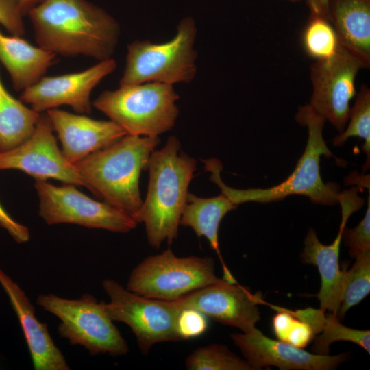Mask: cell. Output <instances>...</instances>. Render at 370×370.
Segmentation results:
<instances>
[{"label": "cell", "instance_id": "obj_1", "mask_svg": "<svg viewBox=\"0 0 370 370\" xmlns=\"http://www.w3.org/2000/svg\"><path fill=\"white\" fill-rule=\"evenodd\" d=\"M27 16L38 46L56 56L107 60L121 34L116 19L87 0H44Z\"/></svg>", "mask_w": 370, "mask_h": 370}, {"label": "cell", "instance_id": "obj_2", "mask_svg": "<svg viewBox=\"0 0 370 370\" xmlns=\"http://www.w3.org/2000/svg\"><path fill=\"white\" fill-rule=\"evenodd\" d=\"M196 165L194 158L180 150L175 136H171L162 149L151 153L147 166V193L138 222L145 224L152 247L159 248L164 241L171 245L177 238Z\"/></svg>", "mask_w": 370, "mask_h": 370}, {"label": "cell", "instance_id": "obj_3", "mask_svg": "<svg viewBox=\"0 0 370 370\" xmlns=\"http://www.w3.org/2000/svg\"><path fill=\"white\" fill-rule=\"evenodd\" d=\"M160 142L158 136L126 134L74 165L89 190L138 222L143 204L140 173L147 169L150 156Z\"/></svg>", "mask_w": 370, "mask_h": 370}, {"label": "cell", "instance_id": "obj_4", "mask_svg": "<svg viewBox=\"0 0 370 370\" xmlns=\"http://www.w3.org/2000/svg\"><path fill=\"white\" fill-rule=\"evenodd\" d=\"M300 125L306 127L308 140L305 150L292 173L282 182L268 188L238 190L222 181L221 162L215 159L204 160L206 169L211 173L210 180L237 206L245 202L269 203L281 200L292 195L308 197L312 202L324 205L338 203L339 186L324 183L320 173V158L332 156L323 137L325 120L309 104L299 108L295 116Z\"/></svg>", "mask_w": 370, "mask_h": 370}, {"label": "cell", "instance_id": "obj_5", "mask_svg": "<svg viewBox=\"0 0 370 370\" xmlns=\"http://www.w3.org/2000/svg\"><path fill=\"white\" fill-rule=\"evenodd\" d=\"M179 98L172 85L147 82L105 90L92 106L127 134L158 136L174 127Z\"/></svg>", "mask_w": 370, "mask_h": 370}, {"label": "cell", "instance_id": "obj_6", "mask_svg": "<svg viewBox=\"0 0 370 370\" xmlns=\"http://www.w3.org/2000/svg\"><path fill=\"white\" fill-rule=\"evenodd\" d=\"M195 20L182 18L175 36L164 42L134 40L127 45L125 66L119 86L147 82L169 85L189 83L197 74Z\"/></svg>", "mask_w": 370, "mask_h": 370}, {"label": "cell", "instance_id": "obj_7", "mask_svg": "<svg viewBox=\"0 0 370 370\" xmlns=\"http://www.w3.org/2000/svg\"><path fill=\"white\" fill-rule=\"evenodd\" d=\"M37 304L60 320L57 331L71 345L84 347L91 356L108 354L125 355L128 345L108 316L106 302L92 295L69 299L53 294H42Z\"/></svg>", "mask_w": 370, "mask_h": 370}, {"label": "cell", "instance_id": "obj_8", "mask_svg": "<svg viewBox=\"0 0 370 370\" xmlns=\"http://www.w3.org/2000/svg\"><path fill=\"white\" fill-rule=\"evenodd\" d=\"M210 257H178L171 249L150 256L131 272L127 289L141 296L173 301L199 288L223 282Z\"/></svg>", "mask_w": 370, "mask_h": 370}, {"label": "cell", "instance_id": "obj_9", "mask_svg": "<svg viewBox=\"0 0 370 370\" xmlns=\"http://www.w3.org/2000/svg\"><path fill=\"white\" fill-rule=\"evenodd\" d=\"M102 287L110 298L106 302L108 316L131 328L143 354L156 343L180 341L177 319L182 308L175 300L145 297L110 279L103 280Z\"/></svg>", "mask_w": 370, "mask_h": 370}, {"label": "cell", "instance_id": "obj_10", "mask_svg": "<svg viewBox=\"0 0 370 370\" xmlns=\"http://www.w3.org/2000/svg\"><path fill=\"white\" fill-rule=\"evenodd\" d=\"M34 186L40 200L39 215L48 225L71 223L125 233L138 224L129 213L90 198L74 185L56 186L36 180Z\"/></svg>", "mask_w": 370, "mask_h": 370}, {"label": "cell", "instance_id": "obj_11", "mask_svg": "<svg viewBox=\"0 0 370 370\" xmlns=\"http://www.w3.org/2000/svg\"><path fill=\"white\" fill-rule=\"evenodd\" d=\"M362 63L340 46L332 58L315 61L310 68L312 92L309 105L340 132L349 121L355 80Z\"/></svg>", "mask_w": 370, "mask_h": 370}, {"label": "cell", "instance_id": "obj_12", "mask_svg": "<svg viewBox=\"0 0 370 370\" xmlns=\"http://www.w3.org/2000/svg\"><path fill=\"white\" fill-rule=\"evenodd\" d=\"M17 169L36 180L52 178L66 184H87L58 147L47 113H41L32 134L18 146L0 152V170Z\"/></svg>", "mask_w": 370, "mask_h": 370}, {"label": "cell", "instance_id": "obj_13", "mask_svg": "<svg viewBox=\"0 0 370 370\" xmlns=\"http://www.w3.org/2000/svg\"><path fill=\"white\" fill-rule=\"evenodd\" d=\"M116 68V62L111 58L79 72L43 76L22 91L20 99L39 113L67 105L77 114H90L92 90Z\"/></svg>", "mask_w": 370, "mask_h": 370}, {"label": "cell", "instance_id": "obj_14", "mask_svg": "<svg viewBox=\"0 0 370 370\" xmlns=\"http://www.w3.org/2000/svg\"><path fill=\"white\" fill-rule=\"evenodd\" d=\"M180 308L195 309L217 322L247 332L260 320L258 305L265 304L259 293L226 280L175 300Z\"/></svg>", "mask_w": 370, "mask_h": 370}, {"label": "cell", "instance_id": "obj_15", "mask_svg": "<svg viewBox=\"0 0 370 370\" xmlns=\"http://www.w3.org/2000/svg\"><path fill=\"white\" fill-rule=\"evenodd\" d=\"M231 338L254 370L277 367L284 370H331L347 358L310 353L280 340L266 336L256 328L247 332L233 333Z\"/></svg>", "mask_w": 370, "mask_h": 370}, {"label": "cell", "instance_id": "obj_16", "mask_svg": "<svg viewBox=\"0 0 370 370\" xmlns=\"http://www.w3.org/2000/svg\"><path fill=\"white\" fill-rule=\"evenodd\" d=\"M46 113L58 134L63 155L73 164L127 134L110 120H97L58 108Z\"/></svg>", "mask_w": 370, "mask_h": 370}, {"label": "cell", "instance_id": "obj_17", "mask_svg": "<svg viewBox=\"0 0 370 370\" xmlns=\"http://www.w3.org/2000/svg\"><path fill=\"white\" fill-rule=\"evenodd\" d=\"M0 285L10 299L25 339L35 370H69L66 360L56 345L47 324L36 316L34 306L25 291L0 269Z\"/></svg>", "mask_w": 370, "mask_h": 370}, {"label": "cell", "instance_id": "obj_18", "mask_svg": "<svg viewBox=\"0 0 370 370\" xmlns=\"http://www.w3.org/2000/svg\"><path fill=\"white\" fill-rule=\"evenodd\" d=\"M347 221L342 219L334 241L324 245L317 238L314 229H309L301 254L304 263L317 266L321 276V288L317 295L320 308L337 314L340 306L343 278L346 267L340 269L338 257L343 229Z\"/></svg>", "mask_w": 370, "mask_h": 370}, {"label": "cell", "instance_id": "obj_19", "mask_svg": "<svg viewBox=\"0 0 370 370\" xmlns=\"http://www.w3.org/2000/svg\"><path fill=\"white\" fill-rule=\"evenodd\" d=\"M328 19L339 45L370 67V0H330Z\"/></svg>", "mask_w": 370, "mask_h": 370}, {"label": "cell", "instance_id": "obj_20", "mask_svg": "<svg viewBox=\"0 0 370 370\" xmlns=\"http://www.w3.org/2000/svg\"><path fill=\"white\" fill-rule=\"evenodd\" d=\"M56 61V54L22 36H7L0 30V62L8 72L15 91L21 92L36 83Z\"/></svg>", "mask_w": 370, "mask_h": 370}, {"label": "cell", "instance_id": "obj_21", "mask_svg": "<svg viewBox=\"0 0 370 370\" xmlns=\"http://www.w3.org/2000/svg\"><path fill=\"white\" fill-rule=\"evenodd\" d=\"M236 207L237 205L223 193L214 197L202 198L188 193L180 219L181 225L191 227L198 237L204 236L208 241L211 248L219 257L224 274L223 278L230 283L237 282L223 260L218 234L223 218Z\"/></svg>", "mask_w": 370, "mask_h": 370}, {"label": "cell", "instance_id": "obj_22", "mask_svg": "<svg viewBox=\"0 0 370 370\" xmlns=\"http://www.w3.org/2000/svg\"><path fill=\"white\" fill-rule=\"evenodd\" d=\"M40 114L12 95L0 75V152L10 150L29 138Z\"/></svg>", "mask_w": 370, "mask_h": 370}, {"label": "cell", "instance_id": "obj_23", "mask_svg": "<svg viewBox=\"0 0 370 370\" xmlns=\"http://www.w3.org/2000/svg\"><path fill=\"white\" fill-rule=\"evenodd\" d=\"M271 306L278 312L272 320L273 332L282 341L304 348L323 329L325 310L321 308H308L293 311Z\"/></svg>", "mask_w": 370, "mask_h": 370}, {"label": "cell", "instance_id": "obj_24", "mask_svg": "<svg viewBox=\"0 0 370 370\" xmlns=\"http://www.w3.org/2000/svg\"><path fill=\"white\" fill-rule=\"evenodd\" d=\"M356 262L349 270L345 269L336 316L343 319L352 307L359 304L370 292V249L357 256Z\"/></svg>", "mask_w": 370, "mask_h": 370}, {"label": "cell", "instance_id": "obj_25", "mask_svg": "<svg viewBox=\"0 0 370 370\" xmlns=\"http://www.w3.org/2000/svg\"><path fill=\"white\" fill-rule=\"evenodd\" d=\"M349 123L333 140L336 146H341L351 137H358L364 140L362 147L366 154L364 171L369 169L370 165V90L366 85L360 87L356 99L351 108Z\"/></svg>", "mask_w": 370, "mask_h": 370}, {"label": "cell", "instance_id": "obj_26", "mask_svg": "<svg viewBox=\"0 0 370 370\" xmlns=\"http://www.w3.org/2000/svg\"><path fill=\"white\" fill-rule=\"evenodd\" d=\"M302 45L306 54L315 61L332 58L340 47L337 34L330 21L312 16L304 30Z\"/></svg>", "mask_w": 370, "mask_h": 370}, {"label": "cell", "instance_id": "obj_27", "mask_svg": "<svg viewBox=\"0 0 370 370\" xmlns=\"http://www.w3.org/2000/svg\"><path fill=\"white\" fill-rule=\"evenodd\" d=\"M185 365L189 370H254L246 360L219 344L197 348L187 356Z\"/></svg>", "mask_w": 370, "mask_h": 370}, {"label": "cell", "instance_id": "obj_28", "mask_svg": "<svg viewBox=\"0 0 370 370\" xmlns=\"http://www.w3.org/2000/svg\"><path fill=\"white\" fill-rule=\"evenodd\" d=\"M321 332L311 348L314 354H328L330 345L339 341L352 342L362 347L368 354L370 353V330H356L343 325L334 313L325 314Z\"/></svg>", "mask_w": 370, "mask_h": 370}, {"label": "cell", "instance_id": "obj_29", "mask_svg": "<svg viewBox=\"0 0 370 370\" xmlns=\"http://www.w3.org/2000/svg\"><path fill=\"white\" fill-rule=\"evenodd\" d=\"M342 241L349 247V254L355 258L362 251L370 249V194L367 201V208L362 220L352 229L345 227Z\"/></svg>", "mask_w": 370, "mask_h": 370}, {"label": "cell", "instance_id": "obj_30", "mask_svg": "<svg viewBox=\"0 0 370 370\" xmlns=\"http://www.w3.org/2000/svg\"><path fill=\"white\" fill-rule=\"evenodd\" d=\"M207 317L189 308H182L177 319V332L182 340H188L202 335L208 329Z\"/></svg>", "mask_w": 370, "mask_h": 370}, {"label": "cell", "instance_id": "obj_31", "mask_svg": "<svg viewBox=\"0 0 370 370\" xmlns=\"http://www.w3.org/2000/svg\"><path fill=\"white\" fill-rule=\"evenodd\" d=\"M23 16L18 0H0V25L11 35L25 34Z\"/></svg>", "mask_w": 370, "mask_h": 370}, {"label": "cell", "instance_id": "obj_32", "mask_svg": "<svg viewBox=\"0 0 370 370\" xmlns=\"http://www.w3.org/2000/svg\"><path fill=\"white\" fill-rule=\"evenodd\" d=\"M0 227L5 229L17 243H23L29 241V229L15 221L0 204Z\"/></svg>", "mask_w": 370, "mask_h": 370}, {"label": "cell", "instance_id": "obj_33", "mask_svg": "<svg viewBox=\"0 0 370 370\" xmlns=\"http://www.w3.org/2000/svg\"><path fill=\"white\" fill-rule=\"evenodd\" d=\"M306 3L310 16H321L328 19L330 0H306Z\"/></svg>", "mask_w": 370, "mask_h": 370}, {"label": "cell", "instance_id": "obj_34", "mask_svg": "<svg viewBox=\"0 0 370 370\" xmlns=\"http://www.w3.org/2000/svg\"><path fill=\"white\" fill-rule=\"evenodd\" d=\"M21 10L23 16L27 15L28 12L34 7L40 4L44 0H18Z\"/></svg>", "mask_w": 370, "mask_h": 370}, {"label": "cell", "instance_id": "obj_35", "mask_svg": "<svg viewBox=\"0 0 370 370\" xmlns=\"http://www.w3.org/2000/svg\"><path fill=\"white\" fill-rule=\"evenodd\" d=\"M290 1H292V2H297V1H299L301 0H288Z\"/></svg>", "mask_w": 370, "mask_h": 370}]
</instances>
